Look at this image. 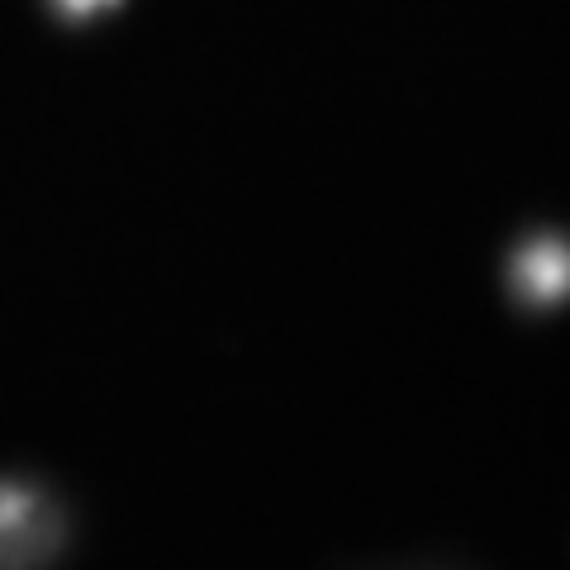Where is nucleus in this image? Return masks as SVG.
Masks as SVG:
<instances>
[{"mask_svg": "<svg viewBox=\"0 0 570 570\" xmlns=\"http://www.w3.org/2000/svg\"><path fill=\"white\" fill-rule=\"evenodd\" d=\"M43 504L20 485H0V566H10L20 551L39 547Z\"/></svg>", "mask_w": 570, "mask_h": 570, "instance_id": "obj_1", "label": "nucleus"}, {"mask_svg": "<svg viewBox=\"0 0 570 570\" xmlns=\"http://www.w3.org/2000/svg\"><path fill=\"white\" fill-rule=\"evenodd\" d=\"M519 291L532 299H561L570 291V247L566 243H532L519 257Z\"/></svg>", "mask_w": 570, "mask_h": 570, "instance_id": "obj_2", "label": "nucleus"}, {"mask_svg": "<svg viewBox=\"0 0 570 570\" xmlns=\"http://www.w3.org/2000/svg\"><path fill=\"white\" fill-rule=\"evenodd\" d=\"M62 6L71 14H86V10H100V6H110V0H62Z\"/></svg>", "mask_w": 570, "mask_h": 570, "instance_id": "obj_3", "label": "nucleus"}]
</instances>
